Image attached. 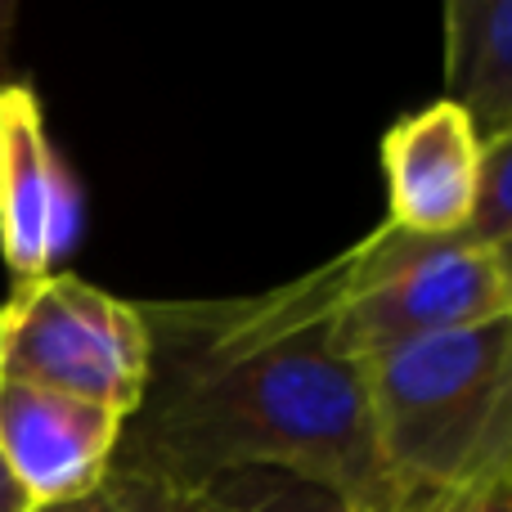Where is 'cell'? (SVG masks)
<instances>
[{
	"mask_svg": "<svg viewBox=\"0 0 512 512\" xmlns=\"http://www.w3.org/2000/svg\"><path fill=\"white\" fill-rule=\"evenodd\" d=\"M337 261L256 297L162 301L149 319V387L108 472L198 486L230 472H292L387 512L369 378L337 342Z\"/></svg>",
	"mask_w": 512,
	"mask_h": 512,
	"instance_id": "obj_1",
	"label": "cell"
},
{
	"mask_svg": "<svg viewBox=\"0 0 512 512\" xmlns=\"http://www.w3.org/2000/svg\"><path fill=\"white\" fill-rule=\"evenodd\" d=\"M387 486L472 499L512 477V310L364 364Z\"/></svg>",
	"mask_w": 512,
	"mask_h": 512,
	"instance_id": "obj_2",
	"label": "cell"
},
{
	"mask_svg": "<svg viewBox=\"0 0 512 512\" xmlns=\"http://www.w3.org/2000/svg\"><path fill=\"white\" fill-rule=\"evenodd\" d=\"M333 261L342 274L337 342L360 364L512 310L495 252L472 248L459 234L418 239L382 221Z\"/></svg>",
	"mask_w": 512,
	"mask_h": 512,
	"instance_id": "obj_3",
	"label": "cell"
},
{
	"mask_svg": "<svg viewBox=\"0 0 512 512\" xmlns=\"http://www.w3.org/2000/svg\"><path fill=\"white\" fill-rule=\"evenodd\" d=\"M149 319L77 274L18 283L0 306V378L77 396L131 418L149 387Z\"/></svg>",
	"mask_w": 512,
	"mask_h": 512,
	"instance_id": "obj_4",
	"label": "cell"
},
{
	"mask_svg": "<svg viewBox=\"0 0 512 512\" xmlns=\"http://www.w3.org/2000/svg\"><path fill=\"white\" fill-rule=\"evenodd\" d=\"M81 239V185L27 81L0 86V256L18 283L54 274Z\"/></svg>",
	"mask_w": 512,
	"mask_h": 512,
	"instance_id": "obj_5",
	"label": "cell"
},
{
	"mask_svg": "<svg viewBox=\"0 0 512 512\" xmlns=\"http://www.w3.org/2000/svg\"><path fill=\"white\" fill-rule=\"evenodd\" d=\"M122 427L126 418L77 396L0 378V463L32 504H59L104 486Z\"/></svg>",
	"mask_w": 512,
	"mask_h": 512,
	"instance_id": "obj_6",
	"label": "cell"
},
{
	"mask_svg": "<svg viewBox=\"0 0 512 512\" xmlns=\"http://www.w3.org/2000/svg\"><path fill=\"white\" fill-rule=\"evenodd\" d=\"M481 153L477 131L450 99L400 117L382 135L391 230L418 239H454L468 230L481 189Z\"/></svg>",
	"mask_w": 512,
	"mask_h": 512,
	"instance_id": "obj_7",
	"label": "cell"
},
{
	"mask_svg": "<svg viewBox=\"0 0 512 512\" xmlns=\"http://www.w3.org/2000/svg\"><path fill=\"white\" fill-rule=\"evenodd\" d=\"M441 18L445 99L490 149L512 135V0H450Z\"/></svg>",
	"mask_w": 512,
	"mask_h": 512,
	"instance_id": "obj_8",
	"label": "cell"
},
{
	"mask_svg": "<svg viewBox=\"0 0 512 512\" xmlns=\"http://www.w3.org/2000/svg\"><path fill=\"white\" fill-rule=\"evenodd\" d=\"M126 499V512H355L342 495L328 486H315L292 472H230L198 486H153V481L108 472Z\"/></svg>",
	"mask_w": 512,
	"mask_h": 512,
	"instance_id": "obj_9",
	"label": "cell"
},
{
	"mask_svg": "<svg viewBox=\"0 0 512 512\" xmlns=\"http://www.w3.org/2000/svg\"><path fill=\"white\" fill-rule=\"evenodd\" d=\"M472 248H504L512 239V135L490 144L481 153V189H477V212H472L468 230L459 234Z\"/></svg>",
	"mask_w": 512,
	"mask_h": 512,
	"instance_id": "obj_10",
	"label": "cell"
},
{
	"mask_svg": "<svg viewBox=\"0 0 512 512\" xmlns=\"http://www.w3.org/2000/svg\"><path fill=\"white\" fill-rule=\"evenodd\" d=\"M27 512H126V499L113 481H104L99 490L90 495H77V499H59V504H32Z\"/></svg>",
	"mask_w": 512,
	"mask_h": 512,
	"instance_id": "obj_11",
	"label": "cell"
},
{
	"mask_svg": "<svg viewBox=\"0 0 512 512\" xmlns=\"http://www.w3.org/2000/svg\"><path fill=\"white\" fill-rule=\"evenodd\" d=\"M463 512H512V477L481 490V495H472L468 504H463Z\"/></svg>",
	"mask_w": 512,
	"mask_h": 512,
	"instance_id": "obj_12",
	"label": "cell"
},
{
	"mask_svg": "<svg viewBox=\"0 0 512 512\" xmlns=\"http://www.w3.org/2000/svg\"><path fill=\"white\" fill-rule=\"evenodd\" d=\"M32 508V499L23 495V486H18L14 477H9V468L0 463V512H27Z\"/></svg>",
	"mask_w": 512,
	"mask_h": 512,
	"instance_id": "obj_13",
	"label": "cell"
},
{
	"mask_svg": "<svg viewBox=\"0 0 512 512\" xmlns=\"http://www.w3.org/2000/svg\"><path fill=\"white\" fill-rule=\"evenodd\" d=\"M495 261H499V270H504V283H508V292H512V239L504 243V248H495Z\"/></svg>",
	"mask_w": 512,
	"mask_h": 512,
	"instance_id": "obj_14",
	"label": "cell"
}]
</instances>
